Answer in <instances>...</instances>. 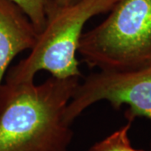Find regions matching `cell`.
I'll return each instance as SVG.
<instances>
[{"label":"cell","instance_id":"cell-8","mask_svg":"<svg viewBox=\"0 0 151 151\" xmlns=\"http://www.w3.org/2000/svg\"><path fill=\"white\" fill-rule=\"evenodd\" d=\"M79 0H50L49 8H61L72 4Z\"/></svg>","mask_w":151,"mask_h":151},{"label":"cell","instance_id":"cell-6","mask_svg":"<svg viewBox=\"0 0 151 151\" xmlns=\"http://www.w3.org/2000/svg\"><path fill=\"white\" fill-rule=\"evenodd\" d=\"M133 120L128 119L125 125L93 145L87 151H143L134 149L130 143L129 132Z\"/></svg>","mask_w":151,"mask_h":151},{"label":"cell","instance_id":"cell-3","mask_svg":"<svg viewBox=\"0 0 151 151\" xmlns=\"http://www.w3.org/2000/svg\"><path fill=\"white\" fill-rule=\"evenodd\" d=\"M119 0H79L61 8H49L47 21L30 53L7 73L5 81H34L40 70L52 76L81 77L76 59L84 26L92 17L109 13Z\"/></svg>","mask_w":151,"mask_h":151},{"label":"cell","instance_id":"cell-7","mask_svg":"<svg viewBox=\"0 0 151 151\" xmlns=\"http://www.w3.org/2000/svg\"><path fill=\"white\" fill-rule=\"evenodd\" d=\"M19 5L31 20L39 34L43 31L47 21L50 0H11Z\"/></svg>","mask_w":151,"mask_h":151},{"label":"cell","instance_id":"cell-9","mask_svg":"<svg viewBox=\"0 0 151 151\" xmlns=\"http://www.w3.org/2000/svg\"><path fill=\"white\" fill-rule=\"evenodd\" d=\"M145 70H150V71H151V66L150 67V68H147V69H145Z\"/></svg>","mask_w":151,"mask_h":151},{"label":"cell","instance_id":"cell-2","mask_svg":"<svg viewBox=\"0 0 151 151\" xmlns=\"http://www.w3.org/2000/svg\"><path fill=\"white\" fill-rule=\"evenodd\" d=\"M78 53L90 68L135 71L151 66V0H119L108 16L83 33Z\"/></svg>","mask_w":151,"mask_h":151},{"label":"cell","instance_id":"cell-4","mask_svg":"<svg viewBox=\"0 0 151 151\" xmlns=\"http://www.w3.org/2000/svg\"><path fill=\"white\" fill-rule=\"evenodd\" d=\"M103 100L114 109L128 105L127 119L145 117L151 120V71L99 70L87 76L65 108V121L71 125L86 108Z\"/></svg>","mask_w":151,"mask_h":151},{"label":"cell","instance_id":"cell-1","mask_svg":"<svg viewBox=\"0 0 151 151\" xmlns=\"http://www.w3.org/2000/svg\"><path fill=\"white\" fill-rule=\"evenodd\" d=\"M80 77L4 81L0 87V151H67L73 139L65 108Z\"/></svg>","mask_w":151,"mask_h":151},{"label":"cell","instance_id":"cell-5","mask_svg":"<svg viewBox=\"0 0 151 151\" xmlns=\"http://www.w3.org/2000/svg\"><path fill=\"white\" fill-rule=\"evenodd\" d=\"M39 32L21 8L11 0H0V87L13 60L32 50Z\"/></svg>","mask_w":151,"mask_h":151}]
</instances>
